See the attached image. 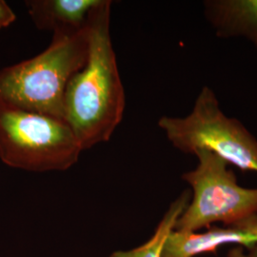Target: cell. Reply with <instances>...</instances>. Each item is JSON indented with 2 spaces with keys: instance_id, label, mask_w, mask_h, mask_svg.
I'll return each mask as SVG.
<instances>
[{
  "instance_id": "11",
  "label": "cell",
  "mask_w": 257,
  "mask_h": 257,
  "mask_svg": "<svg viewBox=\"0 0 257 257\" xmlns=\"http://www.w3.org/2000/svg\"><path fill=\"white\" fill-rule=\"evenodd\" d=\"M231 227H235L240 230H245L250 234L255 235L257 237V214L249 217L248 219L241 221L238 224Z\"/></svg>"
},
{
  "instance_id": "12",
  "label": "cell",
  "mask_w": 257,
  "mask_h": 257,
  "mask_svg": "<svg viewBox=\"0 0 257 257\" xmlns=\"http://www.w3.org/2000/svg\"><path fill=\"white\" fill-rule=\"evenodd\" d=\"M249 249H250V251L246 253L243 248L237 247V248L230 249L228 255L229 257H257V245Z\"/></svg>"
},
{
  "instance_id": "7",
  "label": "cell",
  "mask_w": 257,
  "mask_h": 257,
  "mask_svg": "<svg viewBox=\"0 0 257 257\" xmlns=\"http://www.w3.org/2000/svg\"><path fill=\"white\" fill-rule=\"evenodd\" d=\"M204 16L217 37H245L257 48V0H207Z\"/></svg>"
},
{
  "instance_id": "5",
  "label": "cell",
  "mask_w": 257,
  "mask_h": 257,
  "mask_svg": "<svg viewBox=\"0 0 257 257\" xmlns=\"http://www.w3.org/2000/svg\"><path fill=\"white\" fill-rule=\"evenodd\" d=\"M198 165L182 175L193 189L189 202L175 224V230L196 231L221 222L231 227L257 214V188L239 186L228 163L209 151L194 154Z\"/></svg>"
},
{
  "instance_id": "9",
  "label": "cell",
  "mask_w": 257,
  "mask_h": 257,
  "mask_svg": "<svg viewBox=\"0 0 257 257\" xmlns=\"http://www.w3.org/2000/svg\"><path fill=\"white\" fill-rule=\"evenodd\" d=\"M190 202V192L185 191L171 204L162 220L158 224L152 238L138 248L119 250L109 257H161L169 234L175 230V224Z\"/></svg>"
},
{
  "instance_id": "10",
  "label": "cell",
  "mask_w": 257,
  "mask_h": 257,
  "mask_svg": "<svg viewBox=\"0 0 257 257\" xmlns=\"http://www.w3.org/2000/svg\"><path fill=\"white\" fill-rule=\"evenodd\" d=\"M16 19V14L10 7L9 4L4 0H0V30L13 24Z\"/></svg>"
},
{
  "instance_id": "3",
  "label": "cell",
  "mask_w": 257,
  "mask_h": 257,
  "mask_svg": "<svg viewBox=\"0 0 257 257\" xmlns=\"http://www.w3.org/2000/svg\"><path fill=\"white\" fill-rule=\"evenodd\" d=\"M82 148L65 119L23 110L0 100V159L35 173L70 169Z\"/></svg>"
},
{
  "instance_id": "1",
  "label": "cell",
  "mask_w": 257,
  "mask_h": 257,
  "mask_svg": "<svg viewBox=\"0 0 257 257\" xmlns=\"http://www.w3.org/2000/svg\"><path fill=\"white\" fill-rule=\"evenodd\" d=\"M111 1L101 0L88 19L89 53L64 94V118L83 151L110 140L123 118L126 95L110 37Z\"/></svg>"
},
{
  "instance_id": "8",
  "label": "cell",
  "mask_w": 257,
  "mask_h": 257,
  "mask_svg": "<svg viewBox=\"0 0 257 257\" xmlns=\"http://www.w3.org/2000/svg\"><path fill=\"white\" fill-rule=\"evenodd\" d=\"M101 0H30L28 14L42 31L74 32L86 27L89 16Z\"/></svg>"
},
{
  "instance_id": "4",
  "label": "cell",
  "mask_w": 257,
  "mask_h": 257,
  "mask_svg": "<svg viewBox=\"0 0 257 257\" xmlns=\"http://www.w3.org/2000/svg\"><path fill=\"white\" fill-rule=\"evenodd\" d=\"M158 127L185 154L209 151L242 171L257 173V139L239 120L221 110L214 92L204 86L184 117L162 116Z\"/></svg>"
},
{
  "instance_id": "2",
  "label": "cell",
  "mask_w": 257,
  "mask_h": 257,
  "mask_svg": "<svg viewBox=\"0 0 257 257\" xmlns=\"http://www.w3.org/2000/svg\"><path fill=\"white\" fill-rule=\"evenodd\" d=\"M53 35L42 53L0 70V100L65 119L66 87L88 57V23L79 31Z\"/></svg>"
},
{
  "instance_id": "6",
  "label": "cell",
  "mask_w": 257,
  "mask_h": 257,
  "mask_svg": "<svg viewBox=\"0 0 257 257\" xmlns=\"http://www.w3.org/2000/svg\"><path fill=\"white\" fill-rule=\"evenodd\" d=\"M225 244H239L248 248L257 245V237L235 227H210L207 231L174 230L166 240L161 257H194L215 252Z\"/></svg>"
}]
</instances>
